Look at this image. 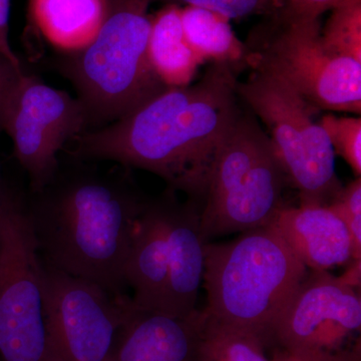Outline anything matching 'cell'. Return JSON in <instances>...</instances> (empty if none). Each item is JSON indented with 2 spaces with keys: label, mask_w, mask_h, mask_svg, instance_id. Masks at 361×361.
Segmentation results:
<instances>
[{
  "label": "cell",
  "mask_w": 361,
  "mask_h": 361,
  "mask_svg": "<svg viewBox=\"0 0 361 361\" xmlns=\"http://www.w3.org/2000/svg\"><path fill=\"white\" fill-rule=\"evenodd\" d=\"M237 75L212 63L199 82L168 87L129 115L78 135L73 156L147 171L202 205L218 149L241 110Z\"/></svg>",
  "instance_id": "cell-1"
},
{
  "label": "cell",
  "mask_w": 361,
  "mask_h": 361,
  "mask_svg": "<svg viewBox=\"0 0 361 361\" xmlns=\"http://www.w3.org/2000/svg\"><path fill=\"white\" fill-rule=\"evenodd\" d=\"M27 207L42 261L126 296V264L148 199L118 175L59 170Z\"/></svg>",
  "instance_id": "cell-2"
},
{
  "label": "cell",
  "mask_w": 361,
  "mask_h": 361,
  "mask_svg": "<svg viewBox=\"0 0 361 361\" xmlns=\"http://www.w3.org/2000/svg\"><path fill=\"white\" fill-rule=\"evenodd\" d=\"M307 273L271 226L243 232L230 243L208 242L204 311L215 322L256 334L272 348L278 318Z\"/></svg>",
  "instance_id": "cell-3"
},
{
  "label": "cell",
  "mask_w": 361,
  "mask_h": 361,
  "mask_svg": "<svg viewBox=\"0 0 361 361\" xmlns=\"http://www.w3.org/2000/svg\"><path fill=\"white\" fill-rule=\"evenodd\" d=\"M109 2L110 13L94 39L68 54L61 65L77 90L90 127L120 120L168 87L149 58L151 0Z\"/></svg>",
  "instance_id": "cell-4"
},
{
  "label": "cell",
  "mask_w": 361,
  "mask_h": 361,
  "mask_svg": "<svg viewBox=\"0 0 361 361\" xmlns=\"http://www.w3.org/2000/svg\"><path fill=\"white\" fill-rule=\"evenodd\" d=\"M289 183L274 145L258 118L241 108L217 156L201 205V229L216 237L270 226L285 206Z\"/></svg>",
  "instance_id": "cell-5"
},
{
  "label": "cell",
  "mask_w": 361,
  "mask_h": 361,
  "mask_svg": "<svg viewBox=\"0 0 361 361\" xmlns=\"http://www.w3.org/2000/svg\"><path fill=\"white\" fill-rule=\"evenodd\" d=\"M237 92L267 128L300 205H329L343 186L336 173V153L314 118L319 110L264 70H252L245 82H238Z\"/></svg>",
  "instance_id": "cell-6"
},
{
  "label": "cell",
  "mask_w": 361,
  "mask_h": 361,
  "mask_svg": "<svg viewBox=\"0 0 361 361\" xmlns=\"http://www.w3.org/2000/svg\"><path fill=\"white\" fill-rule=\"evenodd\" d=\"M270 18L245 42L248 68L281 78L317 110L360 115L361 63L325 49L319 20H285L276 13Z\"/></svg>",
  "instance_id": "cell-7"
},
{
  "label": "cell",
  "mask_w": 361,
  "mask_h": 361,
  "mask_svg": "<svg viewBox=\"0 0 361 361\" xmlns=\"http://www.w3.org/2000/svg\"><path fill=\"white\" fill-rule=\"evenodd\" d=\"M0 361H51L44 266L27 207L0 193Z\"/></svg>",
  "instance_id": "cell-8"
},
{
  "label": "cell",
  "mask_w": 361,
  "mask_h": 361,
  "mask_svg": "<svg viewBox=\"0 0 361 361\" xmlns=\"http://www.w3.org/2000/svg\"><path fill=\"white\" fill-rule=\"evenodd\" d=\"M361 299L327 271L307 273L278 318L276 346L307 361H360Z\"/></svg>",
  "instance_id": "cell-9"
},
{
  "label": "cell",
  "mask_w": 361,
  "mask_h": 361,
  "mask_svg": "<svg viewBox=\"0 0 361 361\" xmlns=\"http://www.w3.org/2000/svg\"><path fill=\"white\" fill-rule=\"evenodd\" d=\"M44 266L49 360L111 361L118 332L134 308L132 298Z\"/></svg>",
  "instance_id": "cell-10"
},
{
  "label": "cell",
  "mask_w": 361,
  "mask_h": 361,
  "mask_svg": "<svg viewBox=\"0 0 361 361\" xmlns=\"http://www.w3.org/2000/svg\"><path fill=\"white\" fill-rule=\"evenodd\" d=\"M89 118L80 99L25 75L7 104L4 130L28 174L32 193L44 189L59 170V153L87 132Z\"/></svg>",
  "instance_id": "cell-11"
},
{
  "label": "cell",
  "mask_w": 361,
  "mask_h": 361,
  "mask_svg": "<svg viewBox=\"0 0 361 361\" xmlns=\"http://www.w3.org/2000/svg\"><path fill=\"white\" fill-rule=\"evenodd\" d=\"M206 324L204 310L179 317L134 306L111 361H205Z\"/></svg>",
  "instance_id": "cell-12"
},
{
  "label": "cell",
  "mask_w": 361,
  "mask_h": 361,
  "mask_svg": "<svg viewBox=\"0 0 361 361\" xmlns=\"http://www.w3.org/2000/svg\"><path fill=\"white\" fill-rule=\"evenodd\" d=\"M168 279L161 312L185 317L197 310L208 241L201 229V205L180 202L168 189Z\"/></svg>",
  "instance_id": "cell-13"
},
{
  "label": "cell",
  "mask_w": 361,
  "mask_h": 361,
  "mask_svg": "<svg viewBox=\"0 0 361 361\" xmlns=\"http://www.w3.org/2000/svg\"><path fill=\"white\" fill-rule=\"evenodd\" d=\"M270 226L307 269L327 271L353 263L348 228L329 206H284Z\"/></svg>",
  "instance_id": "cell-14"
},
{
  "label": "cell",
  "mask_w": 361,
  "mask_h": 361,
  "mask_svg": "<svg viewBox=\"0 0 361 361\" xmlns=\"http://www.w3.org/2000/svg\"><path fill=\"white\" fill-rule=\"evenodd\" d=\"M169 190L149 200L135 223L126 264L128 287L134 291L137 310L159 311L163 307L168 279Z\"/></svg>",
  "instance_id": "cell-15"
},
{
  "label": "cell",
  "mask_w": 361,
  "mask_h": 361,
  "mask_svg": "<svg viewBox=\"0 0 361 361\" xmlns=\"http://www.w3.org/2000/svg\"><path fill=\"white\" fill-rule=\"evenodd\" d=\"M30 18L44 39L61 51L84 49L110 13L109 0H30Z\"/></svg>",
  "instance_id": "cell-16"
},
{
  "label": "cell",
  "mask_w": 361,
  "mask_h": 361,
  "mask_svg": "<svg viewBox=\"0 0 361 361\" xmlns=\"http://www.w3.org/2000/svg\"><path fill=\"white\" fill-rule=\"evenodd\" d=\"M149 58L166 87L191 85L199 68L204 65L185 37L180 6L165 4L152 16Z\"/></svg>",
  "instance_id": "cell-17"
},
{
  "label": "cell",
  "mask_w": 361,
  "mask_h": 361,
  "mask_svg": "<svg viewBox=\"0 0 361 361\" xmlns=\"http://www.w3.org/2000/svg\"><path fill=\"white\" fill-rule=\"evenodd\" d=\"M180 20L188 44L204 61L225 63L239 73L248 68L245 42L233 30L229 18L200 7H180Z\"/></svg>",
  "instance_id": "cell-18"
},
{
  "label": "cell",
  "mask_w": 361,
  "mask_h": 361,
  "mask_svg": "<svg viewBox=\"0 0 361 361\" xmlns=\"http://www.w3.org/2000/svg\"><path fill=\"white\" fill-rule=\"evenodd\" d=\"M268 348L256 334L222 324L207 315L205 361H270L266 355Z\"/></svg>",
  "instance_id": "cell-19"
},
{
  "label": "cell",
  "mask_w": 361,
  "mask_h": 361,
  "mask_svg": "<svg viewBox=\"0 0 361 361\" xmlns=\"http://www.w3.org/2000/svg\"><path fill=\"white\" fill-rule=\"evenodd\" d=\"M330 11L322 30L325 49L361 63V0H348Z\"/></svg>",
  "instance_id": "cell-20"
},
{
  "label": "cell",
  "mask_w": 361,
  "mask_h": 361,
  "mask_svg": "<svg viewBox=\"0 0 361 361\" xmlns=\"http://www.w3.org/2000/svg\"><path fill=\"white\" fill-rule=\"evenodd\" d=\"M329 137L334 153L342 157L355 173L361 176V118L337 116L332 114L323 116L319 122Z\"/></svg>",
  "instance_id": "cell-21"
},
{
  "label": "cell",
  "mask_w": 361,
  "mask_h": 361,
  "mask_svg": "<svg viewBox=\"0 0 361 361\" xmlns=\"http://www.w3.org/2000/svg\"><path fill=\"white\" fill-rule=\"evenodd\" d=\"M152 2H163L174 6H195L208 9L222 14L231 20H240L247 16H272L281 6L276 0H151Z\"/></svg>",
  "instance_id": "cell-22"
},
{
  "label": "cell",
  "mask_w": 361,
  "mask_h": 361,
  "mask_svg": "<svg viewBox=\"0 0 361 361\" xmlns=\"http://www.w3.org/2000/svg\"><path fill=\"white\" fill-rule=\"evenodd\" d=\"M338 216L351 238L353 260L361 259V178H355L342 187L336 198L327 205Z\"/></svg>",
  "instance_id": "cell-23"
},
{
  "label": "cell",
  "mask_w": 361,
  "mask_h": 361,
  "mask_svg": "<svg viewBox=\"0 0 361 361\" xmlns=\"http://www.w3.org/2000/svg\"><path fill=\"white\" fill-rule=\"evenodd\" d=\"M345 1L348 0H283V6L276 13L285 20H316L325 11Z\"/></svg>",
  "instance_id": "cell-24"
},
{
  "label": "cell",
  "mask_w": 361,
  "mask_h": 361,
  "mask_svg": "<svg viewBox=\"0 0 361 361\" xmlns=\"http://www.w3.org/2000/svg\"><path fill=\"white\" fill-rule=\"evenodd\" d=\"M23 75L25 73L21 66L14 65L0 54V132L4 130L7 104Z\"/></svg>",
  "instance_id": "cell-25"
},
{
  "label": "cell",
  "mask_w": 361,
  "mask_h": 361,
  "mask_svg": "<svg viewBox=\"0 0 361 361\" xmlns=\"http://www.w3.org/2000/svg\"><path fill=\"white\" fill-rule=\"evenodd\" d=\"M11 0H0V54H4L14 65L21 66L9 42V18Z\"/></svg>",
  "instance_id": "cell-26"
},
{
  "label": "cell",
  "mask_w": 361,
  "mask_h": 361,
  "mask_svg": "<svg viewBox=\"0 0 361 361\" xmlns=\"http://www.w3.org/2000/svg\"><path fill=\"white\" fill-rule=\"evenodd\" d=\"M274 348L270 361H307L299 357V356L291 355L283 349L276 348V346H274Z\"/></svg>",
  "instance_id": "cell-27"
},
{
  "label": "cell",
  "mask_w": 361,
  "mask_h": 361,
  "mask_svg": "<svg viewBox=\"0 0 361 361\" xmlns=\"http://www.w3.org/2000/svg\"><path fill=\"white\" fill-rule=\"evenodd\" d=\"M276 1L280 4V6H283V0H276Z\"/></svg>",
  "instance_id": "cell-28"
},
{
  "label": "cell",
  "mask_w": 361,
  "mask_h": 361,
  "mask_svg": "<svg viewBox=\"0 0 361 361\" xmlns=\"http://www.w3.org/2000/svg\"><path fill=\"white\" fill-rule=\"evenodd\" d=\"M0 185H2L1 179H0Z\"/></svg>",
  "instance_id": "cell-29"
}]
</instances>
